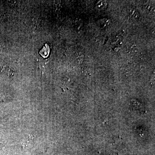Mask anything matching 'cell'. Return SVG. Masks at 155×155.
<instances>
[{"instance_id":"cell-1","label":"cell","mask_w":155,"mask_h":155,"mask_svg":"<svg viewBox=\"0 0 155 155\" xmlns=\"http://www.w3.org/2000/svg\"><path fill=\"white\" fill-rule=\"evenodd\" d=\"M106 5L107 4H106V2L104 1H100L97 3L96 7L97 8L102 9L105 8Z\"/></svg>"}]
</instances>
